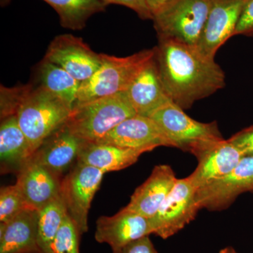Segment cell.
Instances as JSON below:
<instances>
[{"mask_svg": "<svg viewBox=\"0 0 253 253\" xmlns=\"http://www.w3.org/2000/svg\"><path fill=\"white\" fill-rule=\"evenodd\" d=\"M192 154L197 158L198 166L189 177L197 190L229 175L244 156L224 138L205 141Z\"/></svg>", "mask_w": 253, "mask_h": 253, "instance_id": "cell-9", "label": "cell"}, {"mask_svg": "<svg viewBox=\"0 0 253 253\" xmlns=\"http://www.w3.org/2000/svg\"><path fill=\"white\" fill-rule=\"evenodd\" d=\"M67 215L61 193L38 211V239L41 253H49L53 241Z\"/></svg>", "mask_w": 253, "mask_h": 253, "instance_id": "cell-24", "label": "cell"}, {"mask_svg": "<svg viewBox=\"0 0 253 253\" xmlns=\"http://www.w3.org/2000/svg\"><path fill=\"white\" fill-rule=\"evenodd\" d=\"M196 193L197 189L189 176L178 179L158 212L149 218L153 234L168 239L194 220L201 210Z\"/></svg>", "mask_w": 253, "mask_h": 253, "instance_id": "cell-7", "label": "cell"}, {"mask_svg": "<svg viewBox=\"0 0 253 253\" xmlns=\"http://www.w3.org/2000/svg\"><path fill=\"white\" fill-rule=\"evenodd\" d=\"M1 100L5 111L17 117L33 154L48 136L66 124L73 110L41 85L2 86Z\"/></svg>", "mask_w": 253, "mask_h": 253, "instance_id": "cell-2", "label": "cell"}, {"mask_svg": "<svg viewBox=\"0 0 253 253\" xmlns=\"http://www.w3.org/2000/svg\"><path fill=\"white\" fill-rule=\"evenodd\" d=\"M84 141L63 125L43 141L32 159L61 176L78 159Z\"/></svg>", "mask_w": 253, "mask_h": 253, "instance_id": "cell-18", "label": "cell"}, {"mask_svg": "<svg viewBox=\"0 0 253 253\" xmlns=\"http://www.w3.org/2000/svg\"><path fill=\"white\" fill-rule=\"evenodd\" d=\"M144 151L114 145L84 141L77 162L97 168L104 173L119 171L134 164Z\"/></svg>", "mask_w": 253, "mask_h": 253, "instance_id": "cell-21", "label": "cell"}, {"mask_svg": "<svg viewBox=\"0 0 253 253\" xmlns=\"http://www.w3.org/2000/svg\"><path fill=\"white\" fill-rule=\"evenodd\" d=\"M177 179L170 166H156L149 177L135 190L125 208L149 219L152 217L175 186Z\"/></svg>", "mask_w": 253, "mask_h": 253, "instance_id": "cell-17", "label": "cell"}, {"mask_svg": "<svg viewBox=\"0 0 253 253\" xmlns=\"http://www.w3.org/2000/svg\"><path fill=\"white\" fill-rule=\"evenodd\" d=\"M168 1V0H147V2L150 9L154 15V13L156 12L161 6H163Z\"/></svg>", "mask_w": 253, "mask_h": 253, "instance_id": "cell-31", "label": "cell"}, {"mask_svg": "<svg viewBox=\"0 0 253 253\" xmlns=\"http://www.w3.org/2000/svg\"><path fill=\"white\" fill-rule=\"evenodd\" d=\"M229 140L235 145L244 156H253V126L245 128L234 134Z\"/></svg>", "mask_w": 253, "mask_h": 253, "instance_id": "cell-28", "label": "cell"}, {"mask_svg": "<svg viewBox=\"0 0 253 253\" xmlns=\"http://www.w3.org/2000/svg\"><path fill=\"white\" fill-rule=\"evenodd\" d=\"M149 118L161 128L173 147L191 154L205 141L223 138L217 122L205 123L195 121L172 101Z\"/></svg>", "mask_w": 253, "mask_h": 253, "instance_id": "cell-6", "label": "cell"}, {"mask_svg": "<svg viewBox=\"0 0 253 253\" xmlns=\"http://www.w3.org/2000/svg\"><path fill=\"white\" fill-rule=\"evenodd\" d=\"M248 0H211L209 13L196 47L203 55L214 59L216 53L231 37Z\"/></svg>", "mask_w": 253, "mask_h": 253, "instance_id": "cell-11", "label": "cell"}, {"mask_svg": "<svg viewBox=\"0 0 253 253\" xmlns=\"http://www.w3.org/2000/svg\"><path fill=\"white\" fill-rule=\"evenodd\" d=\"M155 54V48L126 57L101 54V66L89 79L81 83L75 104L124 92Z\"/></svg>", "mask_w": 253, "mask_h": 253, "instance_id": "cell-4", "label": "cell"}, {"mask_svg": "<svg viewBox=\"0 0 253 253\" xmlns=\"http://www.w3.org/2000/svg\"><path fill=\"white\" fill-rule=\"evenodd\" d=\"M44 59L63 68L81 83L89 79L102 62L101 54L94 52L82 38L71 34L55 37Z\"/></svg>", "mask_w": 253, "mask_h": 253, "instance_id": "cell-10", "label": "cell"}, {"mask_svg": "<svg viewBox=\"0 0 253 253\" xmlns=\"http://www.w3.org/2000/svg\"><path fill=\"white\" fill-rule=\"evenodd\" d=\"M119 253H158L149 236L136 240L126 246Z\"/></svg>", "mask_w": 253, "mask_h": 253, "instance_id": "cell-30", "label": "cell"}, {"mask_svg": "<svg viewBox=\"0 0 253 253\" xmlns=\"http://www.w3.org/2000/svg\"><path fill=\"white\" fill-rule=\"evenodd\" d=\"M153 233L149 218L124 208L114 215L97 219L94 238L99 244L109 245L113 253H119L127 245Z\"/></svg>", "mask_w": 253, "mask_h": 253, "instance_id": "cell-14", "label": "cell"}, {"mask_svg": "<svg viewBox=\"0 0 253 253\" xmlns=\"http://www.w3.org/2000/svg\"><path fill=\"white\" fill-rule=\"evenodd\" d=\"M126 93L136 114L146 117L149 118L171 101L163 86L155 56L141 70Z\"/></svg>", "mask_w": 253, "mask_h": 253, "instance_id": "cell-16", "label": "cell"}, {"mask_svg": "<svg viewBox=\"0 0 253 253\" xmlns=\"http://www.w3.org/2000/svg\"><path fill=\"white\" fill-rule=\"evenodd\" d=\"M253 192V156H244L226 177L197 190L201 209L219 211L229 208L240 195Z\"/></svg>", "mask_w": 253, "mask_h": 253, "instance_id": "cell-12", "label": "cell"}, {"mask_svg": "<svg viewBox=\"0 0 253 253\" xmlns=\"http://www.w3.org/2000/svg\"><path fill=\"white\" fill-rule=\"evenodd\" d=\"M57 12L60 24L72 31L85 27L88 19L108 6L101 0H44Z\"/></svg>", "mask_w": 253, "mask_h": 253, "instance_id": "cell-23", "label": "cell"}, {"mask_svg": "<svg viewBox=\"0 0 253 253\" xmlns=\"http://www.w3.org/2000/svg\"><path fill=\"white\" fill-rule=\"evenodd\" d=\"M81 236L77 226L68 214L53 241L49 253H81Z\"/></svg>", "mask_w": 253, "mask_h": 253, "instance_id": "cell-25", "label": "cell"}, {"mask_svg": "<svg viewBox=\"0 0 253 253\" xmlns=\"http://www.w3.org/2000/svg\"><path fill=\"white\" fill-rule=\"evenodd\" d=\"M60 176L31 159L17 174L16 184L26 204L40 211L61 193Z\"/></svg>", "mask_w": 253, "mask_h": 253, "instance_id": "cell-15", "label": "cell"}, {"mask_svg": "<svg viewBox=\"0 0 253 253\" xmlns=\"http://www.w3.org/2000/svg\"><path fill=\"white\" fill-rule=\"evenodd\" d=\"M106 4H118L129 8L135 11L143 20H153L154 15L150 9L147 0H101Z\"/></svg>", "mask_w": 253, "mask_h": 253, "instance_id": "cell-27", "label": "cell"}, {"mask_svg": "<svg viewBox=\"0 0 253 253\" xmlns=\"http://www.w3.org/2000/svg\"><path fill=\"white\" fill-rule=\"evenodd\" d=\"M211 0H168L154 13L159 38L196 46L209 13Z\"/></svg>", "mask_w": 253, "mask_h": 253, "instance_id": "cell-5", "label": "cell"}, {"mask_svg": "<svg viewBox=\"0 0 253 253\" xmlns=\"http://www.w3.org/2000/svg\"><path fill=\"white\" fill-rule=\"evenodd\" d=\"M155 59L169 99L183 110L225 86V74L214 61L196 46L159 38Z\"/></svg>", "mask_w": 253, "mask_h": 253, "instance_id": "cell-1", "label": "cell"}, {"mask_svg": "<svg viewBox=\"0 0 253 253\" xmlns=\"http://www.w3.org/2000/svg\"><path fill=\"white\" fill-rule=\"evenodd\" d=\"M136 115L126 91L75 104L66 125L74 135L95 142Z\"/></svg>", "mask_w": 253, "mask_h": 253, "instance_id": "cell-3", "label": "cell"}, {"mask_svg": "<svg viewBox=\"0 0 253 253\" xmlns=\"http://www.w3.org/2000/svg\"><path fill=\"white\" fill-rule=\"evenodd\" d=\"M30 208L16 184L0 190V223L6 222Z\"/></svg>", "mask_w": 253, "mask_h": 253, "instance_id": "cell-26", "label": "cell"}, {"mask_svg": "<svg viewBox=\"0 0 253 253\" xmlns=\"http://www.w3.org/2000/svg\"><path fill=\"white\" fill-rule=\"evenodd\" d=\"M95 142L139 150L144 153L161 146L173 147L172 143L154 120L138 114L125 120L102 139Z\"/></svg>", "mask_w": 253, "mask_h": 253, "instance_id": "cell-13", "label": "cell"}, {"mask_svg": "<svg viewBox=\"0 0 253 253\" xmlns=\"http://www.w3.org/2000/svg\"><path fill=\"white\" fill-rule=\"evenodd\" d=\"M104 174L97 168L77 162L61 183V193L68 214L82 235L89 230L88 214L91 201Z\"/></svg>", "mask_w": 253, "mask_h": 253, "instance_id": "cell-8", "label": "cell"}, {"mask_svg": "<svg viewBox=\"0 0 253 253\" xmlns=\"http://www.w3.org/2000/svg\"><path fill=\"white\" fill-rule=\"evenodd\" d=\"M219 253H238L234 248L232 247H226L224 249H221Z\"/></svg>", "mask_w": 253, "mask_h": 253, "instance_id": "cell-32", "label": "cell"}, {"mask_svg": "<svg viewBox=\"0 0 253 253\" xmlns=\"http://www.w3.org/2000/svg\"><path fill=\"white\" fill-rule=\"evenodd\" d=\"M40 85L73 108L81 82L54 63L43 59L38 68Z\"/></svg>", "mask_w": 253, "mask_h": 253, "instance_id": "cell-22", "label": "cell"}, {"mask_svg": "<svg viewBox=\"0 0 253 253\" xmlns=\"http://www.w3.org/2000/svg\"><path fill=\"white\" fill-rule=\"evenodd\" d=\"M11 1V0H0V4L1 6H5L9 4Z\"/></svg>", "mask_w": 253, "mask_h": 253, "instance_id": "cell-33", "label": "cell"}, {"mask_svg": "<svg viewBox=\"0 0 253 253\" xmlns=\"http://www.w3.org/2000/svg\"><path fill=\"white\" fill-rule=\"evenodd\" d=\"M0 162L1 173H18L33 156L29 141L18 124L16 115L1 118Z\"/></svg>", "mask_w": 253, "mask_h": 253, "instance_id": "cell-20", "label": "cell"}, {"mask_svg": "<svg viewBox=\"0 0 253 253\" xmlns=\"http://www.w3.org/2000/svg\"><path fill=\"white\" fill-rule=\"evenodd\" d=\"M253 36V0H248L238 23L235 36Z\"/></svg>", "mask_w": 253, "mask_h": 253, "instance_id": "cell-29", "label": "cell"}, {"mask_svg": "<svg viewBox=\"0 0 253 253\" xmlns=\"http://www.w3.org/2000/svg\"><path fill=\"white\" fill-rule=\"evenodd\" d=\"M38 221V211L28 208L0 223V253H41Z\"/></svg>", "mask_w": 253, "mask_h": 253, "instance_id": "cell-19", "label": "cell"}]
</instances>
